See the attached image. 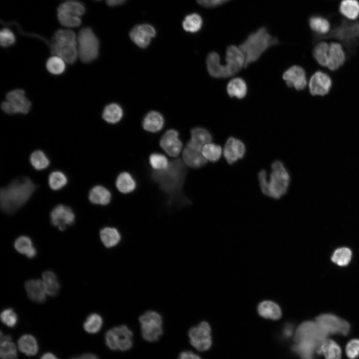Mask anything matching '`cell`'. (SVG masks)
<instances>
[{"instance_id":"15","label":"cell","mask_w":359,"mask_h":359,"mask_svg":"<svg viewBox=\"0 0 359 359\" xmlns=\"http://www.w3.org/2000/svg\"><path fill=\"white\" fill-rule=\"evenodd\" d=\"M286 85L300 91L304 89L307 85L306 71L299 65H293L285 70L282 75Z\"/></svg>"},{"instance_id":"33","label":"cell","mask_w":359,"mask_h":359,"mask_svg":"<svg viewBox=\"0 0 359 359\" xmlns=\"http://www.w3.org/2000/svg\"><path fill=\"white\" fill-rule=\"evenodd\" d=\"M18 348L20 351L28 356L35 355L38 349L35 338L30 335H24L18 341Z\"/></svg>"},{"instance_id":"45","label":"cell","mask_w":359,"mask_h":359,"mask_svg":"<svg viewBox=\"0 0 359 359\" xmlns=\"http://www.w3.org/2000/svg\"><path fill=\"white\" fill-rule=\"evenodd\" d=\"M30 162L32 167L37 170L45 169L49 165V159L44 153L40 150H36L31 154Z\"/></svg>"},{"instance_id":"20","label":"cell","mask_w":359,"mask_h":359,"mask_svg":"<svg viewBox=\"0 0 359 359\" xmlns=\"http://www.w3.org/2000/svg\"><path fill=\"white\" fill-rule=\"evenodd\" d=\"M155 35V28L148 24L137 25L134 27L130 32L131 40L141 48L147 47Z\"/></svg>"},{"instance_id":"3","label":"cell","mask_w":359,"mask_h":359,"mask_svg":"<svg viewBox=\"0 0 359 359\" xmlns=\"http://www.w3.org/2000/svg\"><path fill=\"white\" fill-rule=\"evenodd\" d=\"M258 177L261 189L265 195L279 199L287 192L290 176L281 161L276 160L272 163L268 180L266 171L264 170L259 172Z\"/></svg>"},{"instance_id":"19","label":"cell","mask_w":359,"mask_h":359,"mask_svg":"<svg viewBox=\"0 0 359 359\" xmlns=\"http://www.w3.org/2000/svg\"><path fill=\"white\" fill-rule=\"evenodd\" d=\"M246 152V147L242 141L234 137H229L223 149V156L228 164L231 165L242 159Z\"/></svg>"},{"instance_id":"54","label":"cell","mask_w":359,"mask_h":359,"mask_svg":"<svg viewBox=\"0 0 359 359\" xmlns=\"http://www.w3.org/2000/svg\"><path fill=\"white\" fill-rule=\"evenodd\" d=\"M346 352L351 359H355L359 356V340L354 339L350 341L347 345Z\"/></svg>"},{"instance_id":"43","label":"cell","mask_w":359,"mask_h":359,"mask_svg":"<svg viewBox=\"0 0 359 359\" xmlns=\"http://www.w3.org/2000/svg\"><path fill=\"white\" fill-rule=\"evenodd\" d=\"M103 325V319L101 316L96 313H93L86 319L84 323V329L88 333L95 334L98 332Z\"/></svg>"},{"instance_id":"21","label":"cell","mask_w":359,"mask_h":359,"mask_svg":"<svg viewBox=\"0 0 359 359\" xmlns=\"http://www.w3.org/2000/svg\"><path fill=\"white\" fill-rule=\"evenodd\" d=\"M328 62L327 67L331 71H336L341 67L346 61V54L342 45L333 42L329 44Z\"/></svg>"},{"instance_id":"60","label":"cell","mask_w":359,"mask_h":359,"mask_svg":"<svg viewBox=\"0 0 359 359\" xmlns=\"http://www.w3.org/2000/svg\"><path fill=\"white\" fill-rule=\"evenodd\" d=\"M40 359H58L55 355L50 353L43 354Z\"/></svg>"},{"instance_id":"2","label":"cell","mask_w":359,"mask_h":359,"mask_svg":"<svg viewBox=\"0 0 359 359\" xmlns=\"http://www.w3.org/2000/svg\"><path fill=\"white\" fill-rule=\"evenodd\" d=\"M36 185L28 177H21L12 180L0 191L1 210L11 213L21 207L32 195Z\"/></svg>"},{"instance_id":"46","label":"cell","mask_w":359,"mask_h":359,"mask_svg":"<svg viewBox=\"0 0 359 359\" xmlns=\"http://www.w3.org/2000/svg\"><path fill=\"white\" fill-rule=\"evenodd\" d=\"M67 183V177L63 173L60 171H54L49 176V185L53 190L60 189L63 187Z\"/></svg>"},{"instance_id":"36","label":"cell","mask_w":359,"mask_h":359,"mask_svg":"<svg viewBox=\"0 0 359 359\" xmlns=\"http://www.w3.org/2000/svg\"><path fill=\"white\" fill-rule=\"evenodd\" d=\"M53 43L63 45H77V38L75 33L68 29L57 30L52 37Z\"/></svg>"},{"instance_id":"16","label":"cell","mask_w":359,"mask_h":359,"mask_svg":"<svg viewBox=\"0 0 359 359\" xmlns=\"http://www.w3.org/2000/svg\"><path fill=\"white\" fill-rule=\"evenodd\" d=\"M202 148L188 141L182 153L184 164L193 169H198L205 165L207 161L202 154Z\"/></svg>"},{"instance_id":"58","label":"cell","mask_w":359,"mask_h":359,"mask_svg":"<svg viewBox=\"0 0 359 359\" xmlns=\"http://www.w3.org/2000/svg\"><path fill=\"white\" fill-rule=\"evenodd\" d=\"M127 0H106L107 4L110 6L121 4Z\"/></svg>"},{"instance_id":"29","label":"cell","mask_w":359,"mask_h":359,"mask_svg":"<svg viewBox=\"0 0 359 359\" xmlns=\"http://www.w3.org/2000/svg\"><path fill=\"white\" fill-rule=\"evenodd\" d=\"M111 196V193L108 189L98 185L94 186L90 190L88 197L92 203L105 205L110 202Z\"/></svg>"},{"instance_id":"28","label":"cell","mask_w":359,"mask_h":359,"mask_svg":"<svg viewBox=\"0 0 359 359\" xmlns=\"http://www.w3.org/2000/svg\"><path fill=\"white\" fill-rule=\"evenodd\" d=\"M318 355H323L325 359H341V350L334 341L327 339L318 347Z\"/></svg>"},{"instance_id":"56","label":"cell","mask_w":359,"mask_h":359,"mask_svg":"<svg viewBox=\"0 0 359 359\" xmlns=\"http://www.w3.org/2000/svg\"><path fill=\"white\" fill-rule=\"evenodd\" d=\"M179 359H200V358L191 352L184 351L180 354Z\"/></svg>"},{"instance_id":"12","label":"cell","mask_w":359,"mask_h":359,"mask_svg":"<svg viewBox=\"0 0 359 359\" xmlns=\"http://www.w3.org/2000/svg\"><path fill=\"white\" fill-rule=\"evenodd\" d=\"M191 345L199 351L208 350L211 345V328L209 324L202 321L191 327L188 332Z\"/></svg>"},{"instance_id":"25","label":"cell","mask_w":359,"mask_h":359,"mask_svg":"<svg viewBox=\"0 0 359 359\" xmlns=\"http://www.w3.org/2000/svg\"><path fill=\"white\" fill-rule=\"evenodd\" d=\"M226 91L228 96L241 99L247 95L248 88L245 81L240 77L230 80L227 84Z\"/></svg>"},{"instance_id":"17","label":"cell","mask_w":359,"mask_h":359,"mask_svg":"<svg viewBox=\"0 0 359 359\" xmlns=\"http://www.w3.org/2000/svg\"><path fill=\"white\" fill-rule=\"evenodd\" d=\"M50 217L52 224L60 230H64L67 226L73 224L75 218L72 209L63 204H59L53 208Z\"/></svg>"},{"instance_id":"57","label":"cell","mask_w":359,"mask_h":359,"mask_svg":"<svg viewBox=\"0 0 359 359\" xmlns=\"http://www.w3.org/2000/svg\"><path fill=\"white\" fill-rule=\"evenodd\" d=\"M71 359H99L95 355H93L91 353H87V354L82 355L79 357L73 358Z\"/></svg>"},{"instance_id":"30","label":"cell","mask_w":359,"mask_h":359,"mask_svg":"<svg viewBox=\"0 0 359 359\" xmlns=\"http://www.w3.org/2000/svg\"><path fill=\"white\" fill-rule=\"evenodd\" d=\"M309 25L311 30L316 33L315 36L326 35L331 29L329 21L320 15L311 16L309 19Z\"/></svg>"},{"instance_id":"8","label":"cell","mask_w":359,"mask_h":359,"mask_svg":"<svg viewBox=\"0 0 359 359\" xmlns=\"http://www.w3.org/2000/svg\"><path fill=\"white\" fill-rule=\"evenodd\" d=\"M133 333L128 326L122 325L107 331L105 341L108 347L112 350L126 351L132 346Z\"/></svg>"},{"instance_id":"13","label":"cell","mask_w":359,"mask_h":359,"mask_svg":"<svg viewBox=\"0 0 359 359\" xmlns=\"http://www.w3.org/2000/svg\"><path fill=\"white\" fill-rule=\"evenodd\" d=\"M315 321L328 335L337 334L347 335L350 331V325L346 321L333 314L319 315Z\"/></svg>"},{"instance_id":"4","label":"cell","mask_w":359,"mask_h":359,"mask_svg":"<svg viewBox=\"0 0 359 359\" xmlns=\"http://www.w3.org/2000/svg\"><path fill=\"white\" fill-rule=\"evenodd\" d=\"M278 43V38L272 36L266 27L250 33L239 45L245 58L244 68L257 61L269 48Z\"/></svg>"},{"instance_id":"41","label":"cell","mask_w":359,"mask_h":359,"mask_svg":"<svg viewBox=\"0 0 359 359\" xmlns=\"http://www.w3.org/2000/svg\"><path fill=\"white\" fill-rule=\"evenodd\" d=\"M202 154L207 161L216 162L221 156L222 149L219 145L210 143L203 146Z\"/></svg>"},{"instance_id":"24","label":"cell","mask_w":359,"mask_h":359,"mask_svg":"<svg viewBox=\"0 0 359 359\" xmlns=\"http://www.w3.org/2000/svg\"><path fill=\"white\" fill-rule=\"evenodd\" d=\"M100 238L103 245L107 248H112L119 245L122 241L120 231L115 227H105L100 231Z\"/></svg>"},{"instance_id":"11","label":"cell","mask_w":359,"mask_h":359,"mask_svg":"<svg viewBox=\"0 0 359 359\" xmlns=\"http://www.w3.org/2000/svg\"><path fill=\"white\" fill-rule=\"evenodd\" d=\"M225 61V64H221L218 53L215 51L210 52L206 60L209 74L215 78H227L235 75L240 71L232 63L228 61Z\"/></svg>"},{"instance_id":"35","label":"cell","mask_w":359,"mask_h":359,"mask_svg":"<svg viewBox=\"0 0 359 359\" xmlns=\"http://www.w3.org/2000/svg\"><path fill=\"white\" fill-rule=\"evenodd\" d=\"M212 137L210 132L205 128L196 127L190 132L189 141L195 145L202 148L205 145L211 143Z\"/></svg>"},{"instance_id":"1","label":"cell","mask_w":359,"mask_h":359,"mask_svg":"<svg viewBox=\"0 0 359 359\" xmlns=\"http://www.w3.org/2000/svg\"><path fill=\"white\" fill-rule=\"evenodd\" d=\"M186 172L183 160L177 159L171 161L166 169L151 173L152 179L167 195L170 206H182L190 203L182 190Z\"/></svg>"},{"instance_id":"31","label":"cell","mask_w":359,"mask_h":359,"mask_svg":"<svg viewBox=\"0 0 359 359\" xmlns=\"http://www.w3.org/2000/svg\"><path fill=\"white\" fill-rule=\"evenodd\" d=\"M339 8L340 13L350 20H354L359 16L358 0H342Z\"/></svg>"},{"instance_id":"32","label":"cell","mask_w":359,"mask_h":359,"mask_svg":"<svg viewBox=\"0 0 359 359\" xmlns=\"http://www.w3.org/2000/svg\"><path fill=\"white\" fill-rule=\"evenodd\" d=\"M116 185L120 192L123 193H129L135 189L136 182L130 173L123 172L118 175L116 181Z\"/></svg>"},{"instance_id":"55","label":"cell","mask_w":359,"mask_h":359,"mask_svg":"<svg viewBox=\"0 0 359 359\" xmlns=\"http://www.w3.org/2000/svg\"><path fill=\"white\" fill-rule=\"evenodd\" d=\"M198 3L205 7H214L230 0H196Z\"/></svg>"},{"instance_id":"59","label":"cell","mask_w":359,"mask_h":359,"mask_svg":"<svg viewBox=\"0 0 359 359\" xmlns=\"http://www.w3.org/2000/svg\"><path fill=\"white\" fill-rule=\"evenodd\" d=\"M292 332L293 329L292 326L288 325L285 327L284 329V335L286 337H289L291 336V335H292Z\"/></svg>"},{"instance_id":"7","label":"cell","mask_w":359,"mask_h":359,"mask_svg":"<svg viewBox=\"0 0 359 359\" xmlns=\"http://www.w3.org/2000/svg\"><path fill=\"white\" fill-rule=\"evenodd\" d=\"M78 57L84 63H89L98 55L99 42L92 29L88 27L80 30L77 37Z\"/></svg>"},{"instance_id":"53","label":"cell","mask_w":359,"mask_h":359,"mask_svg":"<svg viewBox=\"0 0 359 359\" xmlns=\"http://www.w3.org/2000/svg\"><path fill=\"white\" fill-rule=\"evenodd\" d=\"M15 42V37L13 33L8 28H4L0 32V43L4 47H8Z\"/></svg>"},{"instance_id":"51","label":"cell","mask_w":359,"mask_h":359,"mask_svg":"<svg viewBox=\"0 0 359 359\" xmlns=\"http://www.w3.org/2000/svg\"><path fill=\"white\" fill-rule=\"evenodd\" d=\"M14 247L17 251L26 255L33 246L31 240L28 237L21 236L15 241Z\"/></svg>"},{"instance_id":"62","label":"cell","mask_w":359,"mask_h":359,"mask_svg":"<svg viewBox=\"0 0 359 359\" xmlns=\"http://www.w3.org/2000/svg\"></svg>"},{"instance_id":"9","label":"cell","mask_w":359,"mask_h":359,"mask_svg":"<svg viewBox=\"0 0 359 359\" xmlns=\"http://www.w3.org/2000/svg\"><path fill=\"white\" fill-rule=\"evenodd\" d=\"M328 336L316 321H306L296 329L294 341L295 343L306 342L319 347L327 339Z\"/></svg>"},{"instance_id":"40","label":"cell","mask_w":359,"mask_h":359,"mask_svg":"<svg viewBox=\"0 0 359 359\" xmlns=\"http://www.w3.org/2000/svg\"><path fill=\"white\" fill-rule=\"evenodd\" d=\"M57 11H65L80 16L85 13V7L84 4L79 1L70 0L61 4Z\"/></svg>"},{"instance_id":"26","label":"cell","mask_w":359,"mask_h":359,"mask_svg":"<svg viewBox=\"0 0 359 359\" xmlns=\"http://www.w3.org/2000/svg\"><path fill=\"white\" fill-rule=\"evenodd\" d=\"M257 311L261 317L272 320H278L282 315L278 304L271 301H264L258 306Z\"/></svg>"},{"instance_id":"61","label":"cell","mask_w":359,"mask_h":359,"mask_svg":"<svg viewBox=\"0 0 359 359\" xmlns=\"http://www.w3.org/2000/svg\"><path fill=\"white\" fill-rule=\"evenodd\" d=\"M36 254V250L33 247L27 253L26 256L29 258L34 257Z\"/></svg>"},{"instance_id":"6","label":"cell","mask_w":359,"mask_h":359,"mask_svg":"<svg viewBox=\"0 0 359 359\" xmlns=\"http://www.w3.org/2000/svg\"><path fill=\"white\" fill-rule=\"evenodd\" d=\"M143 338L149 342L158 340L163 333V319L159 311L148 310L138 318Z\"/></svg>"},{"instance_id":"52","label":"cell","mask_w":359,"mask_h":359,"mask_svg":"<svg viewBox=\"0 0 359 359\" xmlns=\"http://www.w3.org/2000/svg\"><path fill=\"white\" fill-rule=\"evenodd\" d=\"M1 322L9 327H14L17 321V317L15 312L11 309L4 310L0 314Z\"/></svg>"},{"instance_id":"49","label":"cell","mask_w":359,"mask_h":359,"mask_svg":"<svg viewBox=\"0 0 359 359\" xmlns=\"http://www.w3.org/2000/svg\"><path fill=\"white\" fill-rule=\"evenodd\" d=\"M169 162L167 157L160 153H152L149 157V163L154 171H159L166 169Z\"/></svg>"},{"instance_id":"48","label":"cell","mask_w":359,"mask_h":359,"mask_svg":"<svg viewBox=\"0 0 359 359\" xmlns=\"http://www.w3.org/2000/svg\"><path fill=\"white\" fill-rule=\"evenodd\" d=\"M57 17L60 24L66 27H77L81 23L79 16L65 11H57Z\"/></svg>"},{"instance_id":"39","label":"cell","mask_w":359,"mask_h":359,"mask_svg":"<svg viewBox=\"0 0 359 359\" xmlns=\"http://www.w3.org/2000/svg\"><path fill=\"white\" fill-rule=\"evenodd\" d=\"M329 45L325 41H321L315 45L313 50L314 59L319 65L323 67L327 66Z\"/></svg>"},{"instance_id":"22","label":"cell","mask_w":359,"mask_h":359,"mask_svg":"<svg viewBox=\"0 0 359 359\" xmlns=\"http://www.w3.org/2000/svg\"><path fill=\"white\" fill-rule=\"evenodd\" d=\"M25 289L28 297L36 303H42L47 294L45 286L42 280L31 279L25 284Z\"/></svg>"},{"instance_id":"14","label":"cell","mask_w":359,"mask_h":359,"mask_svg":"<svg viewBox=\"0 0 359 359\" xmlns=\"http://www.w3.org/2000/svg\"><path fill=\"white\" fill-rule=\"evenodd\" d=\"M332 80L327 73L316 71L311 77L309 82V89L312 96H324L327 95L331 89Z\"/></svg>"},{"instance_id":"50","label":"cell","mask_w":359,"mask_h":359,"mask_svg":"<svg viewBox=\"0 0 359 359\" xmlns=\"http://www.w3.org/2000/svg\"><path fill=\"white\" fill-rule=\"evenodd\" d=\"M0 356L1 359H17L16 348L11 341L0 342Z\"/></svg>"},{"instance_id":"44","label":"cell","mask_w":359,"mask_h":359,"mask_svg":"<svg viewBox=\"0 0 359 359\" xmlns=\"http://www.w3.org/2000/svg\"><path fill=\"white\" fill-rule=\"evenodd\" d=\"M351 257V250L347 247H342L335 251L331 259L333 262L337 265L344 266L349 263Z\"/></svg>"},{"instance_id":"5","label":"cell","mask_w":359,"mask_h":359,"mask_svg":"<svg viewBox=\"0 0 359 359\" xmlns=\"http://www.w3.org/2000/svg\"><path fill=\"white\" fill-rule=\"evenodd\" d=\"M331 38L340 40L345 46L349 55L355 54L359 43V21L343 23L326 35L315 36L314 40Z\"/></svg>"},{"instance_id":"23","label":"cell","mask_w":359,"mask_h":359,"mask_svg":"<svg viewBox=\"0 0 359 359\" xmlns=\"http://www.w3.org/2000/svg\"><path fill=\"white\" fill-rule=\"evenodd\" d=\"M50 47L53 54L67 63H74L78 57L77 47L76 45H63L52 42Z\"/></svg>"},{"instance_id":"38","label":"cell","mask_w":359,"mask_h":359,"mask_svg":"<svg viewBox=\"0 0 359 359\" xmlns=\"http://www.w3.org/2000/svg\"><path fill=\"white\" fill-rule=\"evenodd\" d=\"M42 276L47 294L51 296L56 295L59 291L60 285L56 275L52 271H46Z\"/></svg>"},{"instance_id":"10","label":"cell","mask_w":359,"mask_h":359,"mask_svg":"<svg viewBox=\"0 0 359 359\" xmlns=\"http://www.w3.org/2000/svg\"><path fill=\"white\" fill-rule=\"evenodd\" d=\"M24 93L21 89H15L8 92L5 97L6 100L1 105L3 111L8 114H27L30 109L31 103Z\"/></svg>"},{"instance_id":"27","label":"cell","mask_w":359,"mask_h":359,"mask_svg":"<svg viewBox=\"0 0 359 359\" xmlns=\"http://www.w3.org/2000/svg\"><path fill=\"white\" fill-rule=\"evenodd\" d=\"M164 120L162 115L156 111H151L145 117L142 126L143 128L150 132L156 133L163 127Z\"/></svg>"},{"instance_id":"34","label":"cell","mask_w":359,"mask_h":359,"mask_svg":"<svg viewBox=\"0 0 359 359\" xmlns=\"http://www.w3.org/2000/svg\"><path fill=\"white\" fill-rule=\"evenodd\" d=\"M293 346L294 351L296 352L302 359H318L317 351L318 347L314 344L306 342L295 343Z\"/></svg>"},{"instance_id":"42","label":"cell","mask_w":359,"mask_h":359,"mask_svg":"<svg viewBox=\"0 0 359 359\" xmlns=\"http://www.w3.org/2000/svg\"><path fill=\"white\" fill-rule=\"evenodd\" d=\"M202 19L197 13H192L187 15L182 22L183 29L189 32H196L201 28Z\"/></svg>"},{"instance_id":"37","label":"cell","mask_w":359,"mask_h":359,"mask_svg":"<svg viewBox=\"0 0 359 359\" xmlns=\"http://www.w3.org/2000/svg\"><path fill=\"white\" fill-rule=\"evenodd\" d=\"M123 115V111L121 106L116 103L107 105L103 112L102 117L105 121L110 124L119 122Z\"/></svg>"},{"instance_id":"18","label":"cell","mask_w":359,"mask_h":359,"mask_svg":"<svg viewBox=\"0 0 359 359\" xmlns=\"http://www.w3.org/2000/svg\"><path fill=\"white\" fill-rule=\"evenodd\" d=\"M179 137V134L177 131L171 129L167 131L161 138L160 146L170 157H177L182 150V143Z\"/></svg>"},{"instance_id":"47","label":"cell","mask_w":359,"mask_h":359,"mask_svg":"<svg viewBox=\"0 0 359 359\" xmlns=\"http://www.w3.org/2000/svg\"><path fill=\"white\" fill-rule=\"evenodd\" d=\"M46 66L50 73L54 75H59L64 71L65 62L60 57L55 55L47 60Z\"/></svg>"}]
</instances>
